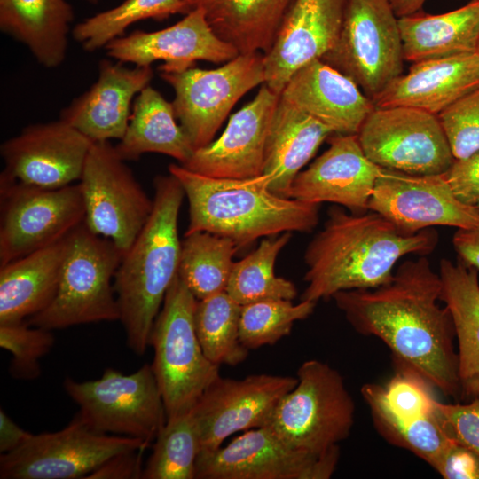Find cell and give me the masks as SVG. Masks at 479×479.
Returning <instances> with one entry per match:
<instances>
[{"mask_svg": "<svg viewBox=\"0 0 479 479\" xmlns=\"http://www.w3.org/2000/svg\"><path fill=\"white\" fill-rule=\"evenodd\" d=\"M442 280L426 255L402 263L387 284L346 290L332 299L360 334L375 336L396 365L423 377L444 395L459 398V359L449 310L438 305Z\"/></svg>", "mask_w": 479, "mask_h": 479, "instance_id": "cell-1", "label": "cell"}, {"mask_svg": "<svg viewBox=\"0 0 479 479\" xmlns=\"http://www.w3.org/2000/svg\"><path fill=\"white\" fill-rule=\"evenodd\" d=\"M308 245L304 261L307 287L301 300L317 302L346 290L373 289L389 283L397 262L407 255H427L438 243L436 230L400 232L381 215L347 213L332 207Z\"/></svg>", "mask_w": 479, "mask_h": 479, "instance_id": "cell-2", "label": "cell"}, {"mask_svg": "<svg viewBox=\"0 0 479 479\" xmlns=\"http://www.w3.org/2000/svg\"><path fill=\"white\" fill-rule=\"evenodd\" d=\"M152 213L123 254L114 279L120 321L128 347L143 356L166 294L178 272L181 240L177 222L185 196L170 173L153 180Z\"/></svg>", "mask_w": 479, "mask_h": 479, "instance_id": "cell-3", "label": "cell"}, {"mask_svg": "<svg viewBox=\"0 0 479 479\" xmlns=\"http://www.w3.org/2000/svg\"><path fill=\"white\" fill-rule=\"evenodd\" d=\"M189 204L185 235L208 232L231 239L240 249L255 240L283 232H310L319 220V204L277 195L260 177L217 178L170 164Z\"/></svg>", "mask_w": 479, "mask_h": 479, "instance_id": "cell-4", "label": "cell"}, {"mask_svg": "<svg viewBox=\"0 0 479 479\" xmlns=\"http://www.w3.org/2000/svg\"><path fill=\"white\" fill-rule=\"evenodd\" d=\"M197 299L178 275L170 285L154 321L151 364L161 392L167 419L192 410L218 378L219 365L205 355L199 341L194 310Z\"/></svg>", "mask_w": 479, "mask_h": 479, "instance_id": "cell-5", "label": "cell"}, {"mask_svg": "<svg viewBox=\"0 0 479 479\" xmlns=\"http://www.w3.org/2000/svg\"><path fill=\"white\" fill-rule=\"evenodd\" d=\"M123 252L83 222L69 234L57 294L51 304L27 318L49 330L120 320L114 279Z\"/></svg>", "mask_w": 479, "mask_h": 479, "instance_id": "cell-6", "label": "cell"}, {"mask_svg": "<svg viewBox=\"0 0 479 479\" xmlns=\"http://www.w3.org/2000/svg\"><path fill=\"white\" fill-rule=\"evenodd\" d=\"M296 377L267 427L292 447L320 456L349 437L355 403L341 373L326 362L304 361Z\"/></svg>", "mask_w": 479, "mask_h": 479, "instance_id": "cell-7", "label": "cell"}, {"mask_svg": "<svg viewBox=\"0 0 479 479\" xmlns=\"http://www.w3.org/2000/svg\"><path fill=\"white\" fill-rule=\"evenodd\" d=\"M63 386L79 407L75 418L95 432L133 437L151 445L166 423L163 397L149 364L130 374L107 368L94 381L67 377Z\"/></svg>", "mask_w": 479, "mask_h": 479, "instance_id": "cell-8", "label": "cell"}, {"mask_svg": "<svg viewBox=\"0 0 479 479\" xmlns=\"http://www.w3.org/2000/svg\"><path fill=\"white\" fill-rule=\"evenodd\" d=\"M350 78L368 98L403 71V43L389 0H348L335 45L322 59Z\"/></svg>", "mask_w": 479, "mask_h": 479, "instance_id": "cell-9", "label": "cell"}, {"mask_svg": "<svg viewBox=\"0 0 479 479\" xmlns=\"http://www.w3.org/2000/svg\"><path fill=\"white\" fill-rule=\"evenodd\" d=\"M84 218L79 183L42 188L0 176V266L66 238Z\"/></svg>", "mask_w": 479, "mask_h": 479, "instance_id": "cell-10", "label": "cell"}, {"mask_svg": "<svg viewBox=\"0 0 479 479\" xmlns=\"http://www.w3.org/2000/svg\"><path fill=\"white\" fill-rule=\"evenodd\" d=\"M161 77L174 90L176 117L196 150L213 141L230 111L246 93L264 83L263 54H238L215 69L192 67L161 72Z\"/></svg>", "mask_w": 479, "mask_h": 479, "instance_id": "cell-11", "label": "cell"}, {"mask_svg": "<svg viewBox=\"0 0 479 479\" xmlns=\"http://www.w3.org/2000/svg\"><path fill=\"white\" fill-rule=\"evenodd\" d=\"M78 183L86 226L111 240L124 254L147 222L153 200L110 141L93 142Z\"/></svg>", "mask_w": 479, "mask_h": 479, "instance_id": "cell-12", "label": "cell"}, {"mask_svg": "<svg viewBox=\"0 0 479 479\" xmlns=\"http://www.w3.org/2000/svg\"><path fill=\"white\" fill-rule=\"evenodd\" d=\"M149 446L140 439L95 432L74 418L59 431L32 434L19 448L2 453L0 478H87L112 456Z\"/></svg>", "mask_w": 479, "mask_h": 479, "instance_id": "cell-13", "label": "cell"}, {"mask_svg": "<svg viewBox=\"0 0 479 479\" xmlns=\"http://www.w3.org/2000/svg\"><path fill=\"white\" fill-rule=\"evenodd\" d=\"M357 136L366 157L384 169L444 174L455 160L438 116L414 107H374Z\"/></svg>", "mask_w": 479, "mask_h": 479, "instance_id": "cell-14", "label": "cell"}, {"mask_svg": "<svg viewBox=\"0 0 479 479\" xmlns=\"http://www.w3.org/2000/svg\"><path fill=\"white\" fill-rule=\"evenodd\" d=\"M339 459V446L314 456L263 427L244 431L224 447L200 451L195 479H328Z\"/></svg>", "mask_w": 479, "mask_h": 479, "instance_id": "cell-15", "label": "cell"}, {"mask_svg": "<svg viewBox=\"0 0 479 479\" xmlns=\"http://www.w3.org/2000/svg\"><path fill=\"white\" fill-rule=\"evenodd\" d=\"M297 382V377L267 373L218 377L191 410L200 451L221 447L234 433L269 426L278 404Z\"/></svg>", "mask_w": 479, "mask_h": 479, "instance_id": "cell-16", "label": "cell"}, {"mask_svg": "<svg viewBox=\"0 0 479 479\" xmlns=\"http://www.w3.org/2000/svg\"><path fill=\"white\" fill-rule=\"evenodd\" d=\"M368 209L400 232L414 234L433 226L479 225V208L461 202L445 174L415 175L381 168Z\"/></svg>", "mask_w": 479, "mask_h": 479, "instance_id": "cell-17", "label": "cell"}, {"mask_svg": "<svg viewBox=\"0 0 479 479\" xmlns=\"http://www.w3.org/2000/svg\"><path fill=\"white\" fill-rule=\"evenodd\" d=\"M93 141L59 119L25 127L0 146V176L42 188L79 181Z\"/></svg>", "mask_w": 479, "mask_h": 479, "instance_id": "cell-18", "label": "cell"}, {"mask_svg": "<svg viewBox=\"0 0 479 479\" xmlns=\"http://www.w3.org/2000/svg\"><path fill=\"white\" fill-rule=\"evenodd\" d=\"M105 49L110 59L134 66L151 67L161 60V72L182 71L194 67L198 60L225 63L239 54L216 35L200 9L188 12L163 29L136 30L117 37Z\"/></svg>", "mask_w": 479, "mask_h": 479, "instance_id": "cell-19", "label": "cell"}, {"mask_svg": "<svg viewBox=\"0 0 479 479\" xmlns=\"http://www.w3.org/2000/svg\"><path fill=\"white\" fill-rule=\"evenodd\" d=\"M348 0H293L263 54L265 84L280 95L290 77L335 45Z\"/></svg>", "mask_w": 479, "mask_h": 479, "instance_id": "cell-20", "label": "cell"}, {"mask_svg": "<svg viewBox=\"0 0 479 479\" xmlns=\"http://www.w3.org/2000/svg\"><path fill=\"white\" fill-rule=\"evenodd\" d=\"M279 98L280 95L263 84L254 99L230 117L221 136L194 150L182 166L217 178L261 176L266 138Z\"/></svg>", "mask_w": 479, "mask_h": 479, "instance_id": "cell-21", "label": "cell"}, {"mask_svg": "<svg viewBox=\"0 0 479 479\" xmlns=\"http://www.w3.org/2000/svg\"><path fill=\"white\" fill-rule=\"evenodd\" d=\"M381 170L366 157L357 135L333 134L329 147L295 177L288 197L314 204L331 202L364 214L369 211Z\"/></svg>", "mask_w": 479, "mask_h": 479, "instance_id": "cell-22", "label": "cell"}, {"mask_svg": "<svg viewBox=\"0 0 479 479\" xmlns=\"http://www.w3.org/2000/svg\"><path fill=\"white\" fill-rule=\"evenodd\" d=\"M101 59L98 80L60 112L65 121L93 142L122 139L127 130L131 103L149 85L151 67H126Z\"/></svg>", "mask_w": 479, "mask_h": 479, "instance_id": "cell-23", "label": "cell"}, {"mask_svg": "<svg viewBox=\"0 0 479 479\" xmlns=\"http://www.w3.org/2000/svg\"><path fill=\"white\" fill-rule=\"evenodd\" d=\"M280 98L339 135H357L375 107L350 78L321 59L297 70Z\"/></svg>", "mask_w": 479, "mask_h": 479, "instance_id": "cell-24", "label": "cell"}, {"mask_svg": "<svg viewBox=\"0 0 479 479\" xmlns=\"http://www.w3.org/2000/svg\"><path fill=\"white\" fill-rule=\"evenodd\" d=\"M479 88V54L466 53L412 63L372 100L375 107L409 106L438 115Z\"/></svg>", "mask_w": 479, "mask_h": 479, "instance_id": "cell-25", "label": "cell"}, {"mask_svg": "<svg viewBox=\"0 0 479 479\" xmlns=\"http://www.w3.org/2000/svg\"><path fill=\"white\" fill-rule=\"evenodd\" d=\"M333 134L323 123L280 98L266 138L260 176L263 185L288 197L295 177Z\"/></svg>", "mask_w": 479, "mask_h": 479, "instance_id": "cell-26", "label": "cell"}, {"mask_svg": "<svg viewBox=\"0 0 479 479\" xmlns=\"http://www.w3.org/2000/svg\"><path fill=\"white\" fill-rule=\"evenodd\" d=\"M69 235L0 266V324L25 321L54 299Z\"/></svg>", "mask_w": 479, "mask_h": 479, "instance_id": "cell-27", "label": "cell"}, {"mask_svg": "<svg viewBox=\"0 0 479 479\" xmlns=\"http://www.w3.org/2000/svg\"><path fill=\"white\" fill-rule=\"evenodd\" d=\"M478 270L442 259L440 301L449 310L458 343L459 399L479 397V279Z\"/></svg>", "mask_w": 479, "mask_h": 479, "instance_id": "cell-28", "label": "cell"}, {"mask_svg": "<svg viewBox=\"0 0 479 479\" xmlns=\"http://www.w3.org/2000/svg\"><path fill=\"white\" fill-rule=\"evenodd\" d=\"M293 0H182L180 14L200 9L223 41L239 54L266 53Z\"/></svg>", "mask_w": 479, "mask_h": 479, "instance_id": "cell-29", "label": "cell"}, {"mask_svg": "<svg viewBox=\"0 0 479 479\" xmlns=\"http://www.w3.org/2000/svg\"><path fill=\"white\" fill-rule=\"evenodd\" d=\"M74 11L66 0H0V29L46 68L63 63Z\"/></svg>", "mask_w": 479, "mask_h": 479, "instance_id": "cell-30", "label": "cell"}, {"mask_svg": "<svg viewBox=\"0 0 479 479\" xmlns=\"http://www.w3.org/2000/svg\"><path fill=\"white\" fill-rule=\"evenodd\" d=\"M398 25L405 61L477 53L479 0L441 14L419 12L400 17Z\"/></svg>", "mask_w": 479, "mask_h": 479, "instance_id": "cell-31", "label": "cell"}, {"mask_svg": "<svg viewBox=\"0 0 479 479\" xmlns=\"http://www.w3.org/2000/svg\"><path fill=\"white\" fill-rule=\"evenodd\" d=\"M172 102L148 85L136 97L125 134L114 145L120 157L137 161L147 153L170 156L184 165L194 148L177 122Z\"/></svg>", "mask_w": 479, "mask_h": 479, "instance_id": "cell-32", "label": "cell"}, {"mask_svg": "<svg viewBox=\"0 0 479 479\" xmlns=\"http://www.w3.org/2000/svg\"><path fill=\"white\" fill-rule=\"evenodd\" d=\"M238 249L231 239L208 232L186 234L177 275L197 300L224 292Z\"/></svg>", "mask_w": 479, "mask_h": 479, "instance_id": "cell-33", "label": "cell"}, {"mask_svg": "<svg viewBox=\"0 0 479 479\" xmlns=\"http://www.w3.org/2000/svg\"><path fill=\"white\" fill-rule=\"evenodd\" d=\"M291 237L292 232H287L264 238L254 251L234 262L225 292L241 306L263 300L294 299V284L275 274L277 257Z\"/></svg>", "mask_w": 479, "mask_h": 479, "instance_id": "cell-34", "label": "cell"}, {"mask_svg": "<svg viewBox=\"0 0 479 479\" xmlns=\"http://www.w3.org/2000/svg\"><path fill=\"white\" fill-rule=\"evenodd\" d=\"M241 305L225 291L197 300L196 333L206 357L217 365H236L248 355L240 339Z\"/></svg>", "mask_w": 479, "mask_h": 479, "instance_id": "cell-35", "label": "cell"}, {"mask_svg": "<svg viewBox=\"0 0 479 479\" xmlns=\"http://www.w3.org/2000/svg\"><path fill=\"white\" fill-rule=\"evenodd\" d=\"M200 452L199 431L191 411L167 419L153 444L143 479H195Z\"/></svg>", "mask_w": 479, "mask_h": 479, "instance_id": "cell-36", "label": "cell"}, {"mask_svg": "<svg viewBox=\"0 0 479 479\" xmlns=\"http://www.w3.org/2000/svg\"><path fill=\"white\" fill-rule=\"evenodd\" d=\"M182 0H125L119 5L98 12L76 24L73 38L87 51H94L122 36L136 22L164 20L181 12Z\"/></svg>", "mask_w": 479, "mask_h": 479, "instance_id": "cell-37", "label": "cell"}, {"mask_svg": "<svg viewBox=\"0 0 479 479\" xmlns=\"http://www.w3.org/2000/svg\"><path fill=\"white\" fill-rule=\"evenodd\" d=\"M317 302L301 300H263L243 305L240 320V339L247 349L273 345L287 336L294 323L307 318Z\"/></svg>", "mask_w": 479, "mask_h": 479, "instance_id": "cell-38", "label": "cell"}, {"mask_svg": "<svg viewBox=\"0 0 479 479\" xmlns=\"http://www.w3.org/2000/svg\"><path fill=\"white\" fill-rule=\"evenodd\" d=\"M369 406L375 428L390 444L406 449L435 468L452 443L440 428L434 411L414 420H402L386 412L373 400Z\"/></svg>", "mask_w": 479, "mask_h": 479, "instance_id": "cell-39", "label": "cell"}, {"mask_svg": "<svg viewBox=\"0 0 479 479\" xmlns=\"http://www.w3.org/2000/svg\"><path fill=\"white\" fill-rule=\"evenodd\" d=\"M51 331L25 321L0 324V346L12 355L9 365L12 377L33 380L40 375V360L49 353L55 341Z\"/></svg>", "mask_w": 479, "mask_h": 479, "instance_id": "cell-40", "label": "cell"}, {"mask_svg": "<svg viewBox=\"0 0 479 479\" xmlns=\"http://www.w3.org/2000/svg\"><path fill=\"white\" fill-rule=\"evenodd\" d=\"M437 116L455 159L466 158L479 150V88Z\"/></svg>", "mask_w": 479, "mask_h": 479, "instance_id": "cell-41", "label": "cell"}, {"mask_svg": "<svg viewBox=\"0 0 479 479\" xmlns=\"http://www.w3.org/2000/svg\"><path fill=\"white\" fill-rule=\"evenodd\" d=\"M434 414L451 441L479 455V397L452 404L436 400Z\"/></svg>", "mask_w": 479, "mask_h": 479, "instance_id": "cell-42", "label": "cell"}, {"mask_svg": "<svg viewBox=\"0 0 479 479\" xmlns=\"http://www.w3.org/2000/svg\"><path fill=\"white\" fill-rule=\"evenodd\" d=\"M444 174L455 196L464 204L475 206L479 199V150L455 159Z\"/></svg>", "mask_w": 479, "mask_h": 479, "instance_id": "cell-43", "label": "cell"}, {"mask_svg": "<svg viewBox=\"0 0 479 479\" xmlns=\"http://www.w3.org/2000/svg\"><path fill=\"white\" fill-rule=\"evenodd\" d=\"M434 469L444 479H479V455L452 441Z\"/></svg>", "mask_w": 479, "mask_h": 479, "instance_id": "cell-44", "label": "cell"}, {"mask_svg": "<svg viewBox=\"0 0 479 479\" xmlns=\"http://www.w3.org/2000/svg\"><path fill=\"white\" fill-rule=\"evenodd\" d=\"M144 450L118 453L106 460L87 479H143Z\"/></svg>", "mask_w": 479, "mask_h": 479, "instance_id": "cell-45", "label": "cell"}, {"mask_svg": "<svg viewBox=\"0 0 479 479\" xmlns=\"http://www.w3.org/2000/svg\"><path fill=\"white\" fill-rule=\"evenodd\" d=\"M452 244L459 261L479 271V225L458 228Z\"/></svg>", "mask_w": 479, "mask_h": 479, "instance_id": "cell-46", "label": "cell"}, {"mask_svg": "<svg viewBox=\"0 0 479 479\" xmlns=\"http://www.w3.org/2000/svg\"><path fill=\"white\" fill-rule=\"evenodd\" d=\"M32 435L18 426L7 414L0 410V452H12L22 445Z\"/></svg>", "mask_w": 479, "mask_h": 479, "instance_id": "cell-47", "label": "cell"}, {"mask_svg": "<svg viewBox=\"0 0 479 479\" xmlns=\"http://www.w3.org/2000/svg\"><path fill=\"white\" fill-rule=\"evenodd\" d=\"M397 18L408 16L421 11L427 0H389Z\"/></svg>", "mask_w": 479, "mask_h": 479, "instance_id": "cell-48", "label": "cell"}, {"mask_svg": "<svg viewBox=\"0 0 479 479\" xmlns=\"http://www.w3.org/2000/svg\"><path fill=\"white\" fill-rule=\"evenodd\" d=\"M475 206L479 208V199H478V200H477Z\"/></svg>", "mask_w": 479, "mask_h": 479, "instance_id": "cell-49", "label": "cell"}, {"mask_svg": "<svg viewBox=\"0 0 479 479\" xmlns=\"http://www.w3.org/2000/svg\"><path fill=\"white\" fill-rule=\"evenodd\" d=\"M86 1L96 3L98 0H86Z\"/></svg>", "mask_w": 479, "mask_h": 479, "instance_id": "cell-50", "label": "cell"}, {"mask_svg": "<svg viewBox=\"0 0 479 479\" xmlns=\"http://www.w3.org/2000/svg\"><path fill=\"white\" fill-rule=\"evenodd\" d=\"M477 53L479 54V47H478V50H477Z\"/></svg>", "mask_w": 479, "mask_h": 479, "instance_id": "cell-51", "label": "cell"}]
</instances>
